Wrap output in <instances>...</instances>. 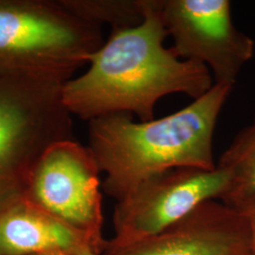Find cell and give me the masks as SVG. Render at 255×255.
Segmentation results:
<instances>
[{
  "label": "cell",
  "mask_w": 255,
  "mask_h": 255,
  "mask_svg": "<svg viewBox=\"0 0 255 255\" xmlns=\"http://www.w3.org/2000/svg\"><path fill=\"white\" fill-rule=\"evenodd\" d=\"M162 4L163 0H154L141 25L112 30L90 57L87 71L64 83L63 100L72 115L90 121L128 113L148 121L165 96L181 93L197 100L213 87L206 66L182 60L164 46L168 34Z\"/></svg>",
  "instance_id": "obj_1"
},
{
  "label": "cell",
  "mask_w": 255,
  "mask_h": 255,
  "mask_svg": "<svg viewBox=\"0 0 255 255\" xmlns=\"http://www.w3.org/2000/svg\"><path fill=\"white\" fill-rule=\"evenodd\" d=\"M232 89L214 84L188 106L161 119L135 122L131 114L116 113L90 120L88 147L105 173V193L118 201L167 169H215L214 132Z\"/></svg>",
  "instance_id": "obj_2"
},
{
  "label": "cell",
  "mask_w": 255,
  "mask_h": 255,
  "mask_svg": "<svg viewBox=\"0 0 255 255\" xmlns=\"http://www.w3.org/2000/svg\"><path fill=\"white\" fill-rule=\"evenodd\" d=\"M103 44L59 0H0V75L64 84Z\"/></svg>",
  "instance_id": "obj_3"
},
{
  "label": "cell",
  "mask_w": 255,
  "mask_h": 255,
  "mask_svg": "<svg viewBox=\"0 0 255 255\" xmlns=\"http://www.w3.org/2000/svg\"><path fill=\"white\" fill-rule=\"evenodd\" d=\"M63 86L0 75V211L25 197L32 170L49 146L74 139Z\"/></svg>",
  "instance_id": "obj_4"
},
{
  "label": "cell",
  "mask_w": 255,
  "mask_h": 255,
  "mask_svg": "<svg viewBox=\"0 0 255 255\" xmlns=\"http://www.w3.org/2000/svg\"><path fill=\"white\" fill-rule=\"evenodd\" d=\"M100 173L88 146L74 139L60 141L37 162L24 198L66 225L105 242Z\"/></svg>",
  "instance_id": "obj_5"
},
{
  "label": "cell",
  "mask_w": 255,
  "mask_h": 255,
  "mask_svg": "<svg viewBox=\"0 0 255 255\" xmlns=\"http://www.w3.org/2000/svg\"><path fill=\"white\" fill-rule=\"evenodd\" d=\"M228 182V172L218 165L212 170L176 167L155 174L117 201L115 236L109 241L125 244L155 235L202 202L220 201Z\"/></svg>",
  "instance_id": "obj_6"
},
{
  "label": "cell",
  "mask_w": 255,
  "mask_h": 255,
  "mask_svg": "<svg viewBox=\"0 0 255 255\" xmlns=\"http://www.w3.org/2000/svg\"><path fill=\"white\" fill-rule=\"evenodd\" d=\"M162 16L176 55L203 64L214 84L233 87L255 42L235 27L227 0H163Z\"/></svg>",
  "instance_id": "obj_7"
},
{
  "label": "cell",
  "mask_w": 255,
  "mask_h": 255,
  "mask_svg": "<svg viewBox=\"0 0 255 255\" xmlns=\"http://www.w3.org/2000/svg\"><path fill=\"white\" fill-rule=\"evenodd\" d=\"M252 254L246 215L218 200L199 204L150 237L125 243L106 241L101 255H247Z\"/></svg>",
  "instance_id": "obj_8"
},
{
  "label": "cell",
  "mask_w": 255,
  "mask_h": 255,
  "mask_svg": "<svg viewBox=\"0 0 255 255\" xmlns=\"http://www.w3.org/2000/svg\"><path fill=\"white\" fill-rule=\"evenodd\" d=\"M99 242L22 198L0 211V255H101Z\"/></svg>",
  "instance_id": "obj_9"
},
{
  "label": "cell",
  "mask_w": 255,
  "mask_h": 255,
  "mask_svg": "<svg viewBox=\"0 0 255 255\" xmlns=\"http://www.w3.org/2000/svg\"><path fill=\"white\" fill-rule=\"evenodd\" d=\"M229 174L227 189L221 202L245 212L255 205V118L240 131L217 164Z\"/></svg>",
  "instance_id": "obj_10"
},
{
  "label": "cell",
  "mask_w": 255,
  "mask_h": 255,
  "mask_svg": "<svg viewBox=\"0 0 255 255\" xmlns=\"http://www.w3.org/2000/svg\"><path fill=\"white\" fill-rule=\"evenodd\" d=\"M65 9L91 24L113 30L141 25L154 0H59Z\"/></svg>",
  "instance_id": "obj_11"
},
{
  "label": "cell",
  "mask_w": 255,
  "mask_h": 255,
  "mask_svg": "<svg viewBox=\"0 0 255 255\" xmlns=\"http://www.w3.org/2000/svg\"><path fill=\"white\" fill-rule=\"evenodd\" d=\"M243 213L246 215L249 220L252 238V254L255 255V205Z\"/></svg>",
  "instance_id": "obj_12"
},
{
  "label": "cell",
  "mask_w": 255,
  "mask_h": 255,
  "mask_svg": "<svg viewBox=\"0 0 255 255\" xmlns=\"http://www.w3.org/2000/svg\"></svg>",
  "instance_id": "obj_13"
},
{
  "label": "cell",
  "mask_w": 255,
  "mask_h": 255,
  "mask_svg": "<svg viewBox=\"0 0 255 255\" xmlns=\"http://www.w3.org/2000/svg\"><path fill=\"white\" fill-rule=\"evenodd\" d=\"M254 255L253 254H250V255Z\"/></svg>",
  "instance_id": "obj_14"
}]
</instances>
